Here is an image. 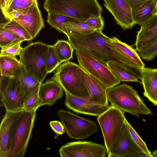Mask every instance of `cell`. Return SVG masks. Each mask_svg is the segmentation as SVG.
Returning <instances> with one entry per match:
<instances>
[{"label": "cell", "instance_id": "cell-1", "mask_svg": "<svg viewBox=\"0 0 157 157\" xmlns=\"http://www.w3.org/2000/svg\"><path fill=\"white\" fill-rule=\"evenodd\" d=\"M107 94L108 101L111 105L124 113L127 112L138 117L141 115L152 114L137 90L126 83L107 89Z\"/></svg>", "mask_w": 157, "mask_h": 157}, {"label": "cell", "instance_id": "cell-2", "mask_svg": "<svg viewBox=\"0 0 157 157\" xmlns=\"http://www.w3.org/2000/svg\"><path fill=\"white\" fill-rule=\"evenodd\" d=\"M68 41L74 49L87 53L107 63L115 60L108 45L110 38L100 30H96L90 34L84 35H68Z\"/></svg>", "mask_w": 157, "mask_h": 157}, {"label": "cell", "instance_id": "cell-3", "mask_svg": "<svg viewBox=\"0 0 157 157\" xmlns=\"http://www.w3.org/2000/svg\"><path fill=\"white\" fill-rule=\"evenodd\" d=\"M79 65L69 61L60 64L51 78L58 82L65 92L71 95L89 100L90 95L84 83Z\"/></svg>", "mask_w": 157, "mask_h": 157}, {"label": "cell", "instance_id": "cell-4", "mask_svg": "<svg viewBox=\"0 0 157 157\" xmlns=\"http://www.w3.org/2000/svg\"><path fill=\"white\" fill-rule=\"evenodd\" d=\"M48 45L41 41L31 43L19 55L21 63L41 83L48 74L45 62Z\"/></svg>", "mask_w": 157, "mask_h": 157}, {"label": "cell", "instance_id": "cell-5", "mask_svg": "<svg viewBox=\"0 0 157 157\" xmlns=\"http://www.w3.org/2000/svg\"><path fill=\"white\" fill-rule=\"evenodd\" d=\"M124 113L110 105L106 110L98 117L97 121L102 132L109 157L111 150L124 124Z\"/></svg>", "mask_w": 157, "mask_h": 157}, {"label": "cell", "instance_id": "cell-6", "mask_svg": "<svg viewBox=\"0 0 157 157\" xmlns=\"http://www.w3.org/2000/svg\"><path fill=\"white\" fill-rule=\"evenodd\" d=\"M75 54L80 67L88 74L102 82L107 89L120 83L121 81L113 74L107 63L78 49L76 50Z\"/></svg>", "mask_w": 157, "mask_h": 157}, {"label": "cell", "instance_id": "cell-7", "mask_svg": "<svg viewBox=\"0 0 157 157\" xmlns=\"http://www.w3.org/2000/svg\"><path fill=\"white\" fill-rule=\"evenodd\" d=\"M36 111L23 110L18 120L12 145L6 157L24 156L33 127Z\"/></svg>", "mask_w": 157, "mask_h": 157}, {"label": "cell", "instance_id": "cell-8", "mask_svg": "<svg viewBox=\"0 0 157 157\" xmlns=\"http://www.w3.org/2000/svg\"><path fill=\"white\" fill-rule=\"evenodd\" d=\"M57 115L64 126L66 133L72 139H84L98 130L95 122L70 111L61 109L58 111Z\"/></svg>", "mask_w": 157, "mask_h": 157}, {"label": "cell", "instance_id": "cell-9", "mask_svg": "<svg viewBox=\"0 0 157 157\" xmlns=\"http://www.w3.org/2000/svg\"><path fill=\"white\" fill-rule=\"evenodd\" d=\"M0 94L1 105L6 111L23 110L25 95L13 77L1 76Z\"/></svg>", "mask_w": 157, "mask_h": 157}, {"label": "cell", "instance_id": "cell-10", "mask_svg": "<svg viewBox=\"0 0 157 157\" xmlns=\"http://www.w3.org/2000/svg\"><path fill=\"white\" fill-rule=\"evenodd\" d=\"M108 45L116 60L125 66L139 71L145 67L136 50L115 37L110 38Z\"/></svg>", "mask_w": 157, "mask_h": 157}, {"label": "cell", "instance_id": "cell-11", "mask_svg": "<svg viewBox=\"0 0 157 157\" xmlns=\"http://www.w3.org/2000/svg\"><path fill=\"white\" fill-rule=\"evenodd\" d=\"M59 153L62 157H105L107 151L105 145L90 141L68 143L61 147Z\"/></svg>", "mask_w": 157, "mask_h": 157}, {"label": "cell", "instance_id": "cell-12", "mask_svg": "<svg viewBox=\"0 0 157 157\" xmlns=\"http://www.w3.org/2000/svg\"><path fill=\"white\" fill-rule=\"evenodd\" d=\"M23 110L6 111L2 120L0 127V157H6L12 145L18 120Z\"/></svg>", "mask_w": 157, "mask_h": 157}, {"label": "cell", "instance_id": "cell-13", "mask_svg": "<svg viewBox=\"0 0 157 157\" xmlns=\"http://www.w3.org/2000/svg\"><path fill=\"white\" fill-rule=\"evenodd\" d=\"M13 19L22 26L33 39L44 27L37 0L30 7L22 10L20 16Z\"/></svg>", "mask_w": 157, "mask_h": 157}, {"label": "cell", "instance_id": "cell-14", "mask_svg": "<svg viewBox=\"0 0 157 157\" xmlns=\"http://www.w3.org/2000/svg\"><path fill=\"white\" fill-rule=\"evenodd\" d=\"M104 6L113 16L116 23L124 30L132 29L136 24L131 8L124 0H104Z\"/></svg>", "mask_w": 157, "mask_h": 157}, {"label": "cell", "instance_id": "cell-15", "mask_svg": "<svg viewBox=\"0 0 157 157\" xmlns=\"http://www.w3.org/2000/svg\"><path fill=\"white\" fill-rule=\"evenodd\" d=\"M65 93L66 106L78 113L98 117L110 106L96 104L89 100L72 95L67 92Z\"/></svg>", "mask_w": 157, "mask_h": 157}, {"label": "cell", "instance_id": "cell-16", "mask_svg": "<svg viewBox=\"0 0 157 157\" xmlns=\"http://www.w3.org/2000/svg\"><path fill=\"white\" fill-rule=\"evenodd\" d=\"M140 26L135 43L136 50L139 53L157 40V14Z\"/></svg>", "mask_w": 157, "mask_h": 157}, {"label": "cell", "instance_id": "cell-17", "mask_svg": "<svg viewBox=\"0 0 157 157\" xmlns=\"http://www.w3.org/2000/svg\"><path fill=\"white\" fill-rule=\"evenodd\" d=\"M80 72L82 80L90 95L89 100L99 105H108L105 86L98 79L89 75L81 67Z\"/></svg>", "mask_w": 157, "mask_h": 157}, {"label": "cell", "instance_id": "cell-18", "mask_svg": "<svg viewBox=\"0 0 157 157\" xmlns=\"http://www.w3.org/2000/svg\"><path fill=\"white\" fill-rule=\"evenodd\" d=\"M140 151L134 142L125 123L117 140L112 147L109 157H129Z\"/></svg>", "mask_w": 157, "mask_h": 157}, {"label": "cell", "instance_id": "cell-19", "mask_svg": "<svg viewBox=\"0 0 157 157\" xmlns=\"http://www.w3.org/2000/svg\"><path fill=\"white\" fill-rule=\"evenodd\" d=\"M139 71L144 96L157 105V69L144 67Z\"/></svg>", "mask_w": 157, "mask_h": 157}, {"label": "cell", "instance_id": "cell-20", "mask_svg": "<svg viewBox=\"0 0 157 157\" xmlns=\"http://www.w3.org/2000/svg\"><path fill=\"white\" fill-rule=\"evenodd\" d=\"M63 90L61 86L54 80H49L42 83L38 93L42 106L52 105L56 101L61 98Z\"/></svg>", "mask_w": 157, "mask_h": 157}, {"label": "cell", "instance_id": "cell-21", "mask_svg": "<svg viewBox=\"0 0 157 157\" xmlns=\"http://www.w3.org/2000/svg\"><path fill=\"white\" fill-rule=\"evenodd\" d=\"M157 0H143L132 8L133 19L140 26L146 23L154 15Z\"/></svg>", "mask_w": 157, "mask_h": 157}, {"label": "cell", "instance_id": "cell-22", "mask_svg": "<svg viewBox=\"0 0 157 157\" xmlns=\"http://www.w3.org/2000/svg\"><path fill=\"white\" fill-rule=\"evenodd\" d=\"M13 77L25 95V100L32 93L39 88L42 83L21 64Z\"/></svg>", "mask_w": 157, "mask_h": 157}, {"label": "cell", "instance_id": "cell-23", "mask_svg": "<svg viewBox=\"0 0 157 157\" xmlns=\"http://www.w3.org/2000/svg\"><path fill=\"white\" fill-rule=\"evenodd\" d=\"M107 64L113 74L120 81L136 82L140 79L134 71L117 61H109Z\"/></svg>", "mask_w": 157, "mask_h": 157}, {"label": "cell", "instance_id": "cell-24", "mask_svg": "<svg viewBox=\"0 0 157 157\" xmlns=\"http://www.w3.org/2000/svg\"><path fill=\"white\" fill-rule=\"evenodd\" d=\"M96 29L89 25L86 21L76 20L63 24L62 33L68 35H84L91 33Z\"/></svg>", "mask_w": 157, "mask_h": 157}, {"label": "cell", "instance_id": "cell-25", "mask_svg": "<svg viewBox=\"0 0 157 157\" xmlns=\"http://www.w3.org/2000/svg\"><path fill=\"white\" fill-rule=\"evenodd\" d=\"M21 65L15 57L0 56L1 76L14 77Z\"/></svg>", "mask_w": 157, "mask_h": 157}, {"label": "cell", "instance_id": "cell-26", "mask_svg": "<svg viewBox=\"0 0 157 157\" xmlns=\"http://www.w3.org/2000/svg\"><path fill=\"white\" fill-rule=\"evenodd\" d=\"M53 46L61 63L73 59V53L74 49L68 41L58 40Z\"/></svg>", "mask_w": 157, "mask_h": 157}, {"label": "cell", "instance_id": "cell-27", "mask_svg": "<svg viewBox=\"0 0 157 157\" xmlns=\"http://www.w3.org/2000/svg\"><path fill=\"white\" fill-rule=\"evenodd\" d=\"M0 28L5 29L11 31L25 41H29L33 39L22 26L13 19L8 20L6 22L1 23Z\"/></svg>", "mask_w": 157, "mask_h": 157}, {"label": "cell", "instance_id": "cell-28", "mask_svg": "<svg viewBox=\"0 0 157 157\" xmlns=\"http://www.w3.org/2000/svg\"><path fill=\"white\" fill-rule=\"evenodd\" d=\"M45 62L48 74L53 72L62 63L53 45H48L45 55Z\"/></svg>", "mask_w": 157, "mask_h": 157}, {"label": "cell", "instance_id": "cell-29", "mask_svg": "<svg viewBox=\"0 0 157 157\" xmlns=\"http://www.w3.org/2000/svg\"><path fill=\"white\" fill-rule=\"evenodd\" d=\"M36 0H10L4 10L2 11L6 18L10 13L21 11L30 7Z\"/></svg>", "mask_w": 157, "mask_h": 157}, {"label": "cell", "instance_id": "cell-30", "mask_svg": "<svg viewBox=\"0 0 157 157\" xmlns=\"http://www.w3.org/2000/svg\"><path fill=\"white\" fill-rule=\"evenodd\" d=\"M78 20L75 18L62 14L48 13L47 22L52 27L62 33L61 26L63 23Z\"/></svg>", "mask_w": 157, "mask_h": 157}, {"label": "cell", "instance_id": "cell-31", "mask_svg": "<svg viewBox=\"0 0 157 157\" xmlns=\"http://www.w3.org/2000/svg\"><path fill=\"white\" fill-rule=\"evenodd\" d=\"M25 40L11 31L0 28V46L1 49L11 44Z\"/></svg>", "mask_w": 157, "mask_h": 157}, {"label": "cell", "instance_id": "cell-32", "mask_svg": "<svg viewBox=\"0 0 157 157\" xmlns=\"http://www.w3.org/2000/svg\"><path fill=\"white\" fill-rule=\"evenodd\" d=\"M124 123L126 125L134 142L142 152L147 154L149 157H153L145 142L125 119Z\"/></svg>", "mask_w": 157, "mask_h": 157}, {"label": "cell", "instance_id": "cell-33", "mask_svg": "<svg viewBox=\"0 0 157 157\" xmlns=\"http://www.w3.org/2000/svg\"><path fill=\"white\" fill-rule=\"evenodd\" d=\"M39 88L32 93L25 99L23 106V110L26 111L37 110L42 106L41 103L39 96Z\"/></svg>", "mask_w": 157, "mask_h": 157}, {"label": "cell", "instance_id": "cell-34", "mask_svg": "<svg viewBox=\"0 0 157 157\" xmlns=\"http://www.w3.org/2000/svg\"><path fill=\"white\" fill-rule=\"evenodd\" d=\"M22 42L20 41L2 48L0 56L15 57L19 56L23 48L21 46Z\"/></svg>", "mask_w": 157, "mask_h": 157}, {"label": "cell", "instance_id": "cell-35", "mask_svg": "<svg viewBox=\"0 0 157 157\" xmlns=\"http://www.w3.org/2000/svg\"><path fill=\"white\" fill-rule=\"evenodd\" d=\"M139 53L144 60L150 61L152 59L157 55V40Z\"/></svg>", "mask_w": 157, "mask_h": 157}, {"label": "cell", "instance_id": "cell-36", "mask_svg": "<svg viewBox=\"0 0 157 157\" xmlns=\"http://www.w3.org/2000/svg\"><path fill=\"white\" fill-rule=\"evenodd\" d=\"M86 21L89 25L93 27L96 30H102L103 29L104 21L101 14L98 17H90Z\"/></svg>", "mask_w": 157, "mask_h": 157}, {"label": "cell", "instance_id": "cell-37", "mask_svg": "<svg viewBox=\"0 0 157 157\" xmlns=\"http://www.w3.org/2000/svg\"><path fill=\"white\" fill-rule=\"evenodd\" d=\"M50 126L52 130L59 135H62L65 132L64 127L61 122L54 121L50 122Z\"/></svg>", "mask_w": 157, "mask_h": 157}, {"label": "cell", "instance_id": "cell-38", "mask_svg": "<svg viewBox=\"0 0 157 157\" xmlns=\"http://www.w3.org/2000/svg\"><path fill=\"white\" fill-rule=\"evenodd\" d=\"M129 157H147L149 156L146 154L142 152L141 151H137L132 154H131Z\"/></svg>", "mask_w": 157, "mask_h": 157}, {"label": "cell", "instance_id": "cell-39", "mask_svg": "<svg viewBox=\"0 0 157 157\" xmlns=\"http://www.w3.org/2000/svg\"><path fill=\"white\" fill-rule=\"evenodd\" d=\"M132 8L134 6L143 0H124Z\"/></svg>", "mask_w": 157, "mask_h": 157}, {"label": "cell", "instance_id": "cell-40", "mask_svg": "<svg viewBox=\"0 0 157 157\" xmlns=\"http://www.w3.org/2000/svg\"><path fill=\"white\" fill-rule=\"evenodd\" d=\"M153 157H157V150L154 151L152 154Z\"/></svg>", "mask_w": 157, "mask_h": 157}, {"label": "cell", "instance_id": "cell-41", "mask_svg": "<svg viewBox=\"0 0 157 157\" xmlns=\"http://www.w3.org/2000/svg\"><path fill=\"white\" fill-rule=\"evenodd\" d=\"M3 0L5 2V3L6 4V7L7 6V4H8V3L9 2L10 0Z\"/></svg>", "mask_w": 157, "mask_h": 157}, {"label": "cell", "instance_id": "cell-42", "mask_svg": "<svg viewBox=\"0 0 157 157\" xmlns=\"http://www.w3.org/2000/svg\"><path fill=\"white\" fill-rule=\"evenodd\" d=\"M157 14V2H156L155 11V15Z\"/></svg>", "mask_w": 157, "mask_h": 157}]
</instances>
